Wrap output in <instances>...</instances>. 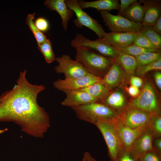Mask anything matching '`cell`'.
Segmentation results:
<instances>
[{"label":"cell","instance_id":"obj_5","mask_svg":"<svg viewBox=\"0 0 161 161\" xmlns=\"http://www.w3.org/2000/svg\"><path fill=\"white\" fill-rule=\"evenodd\" d=\"M95 125L103 137L110 161H116L119 154L124 149L117 134L114 124L108 121L98 120Z\"/></svg>","mask_w":161,"mask_h":161},{"label":"cell","instance_id":"obj_24","mask_svg":"<svg viewBox=\"0 0 161 161\" xmlns=\"http://www.w3.org/2000/svg\"><path fill=\"white\" fill-rule=\"evenodd\" d=\"M140 33L144 35L160 51L161 49V35L153 29L152 27L142 26Z\"/></svg>","mask_w":161,"mask_h":161},{"label":"cell","instance_id":"obj_37","mask_svg":"<svg viewBox=\"0 0 161 161\" xmlns=\"http://www.w3.org/2000/svg\"><path fill=\"white\" fill-rule=\"evenodd\" d=\"M130 83L131 85L139 88L142 86L143 81L142 79L136 76H132L130 78Z\"/></svg>","mask_w":161,"mask_h":161},{"label":"cell","instance_id":"obj_4","mask_svg":"<svg viewBox=\"0 0 161 161\" xmlns=\"http://www.w3.org/2000/svg\"><path fill=\"white\" fill-rule=\"evenodd\" d=\"M127 105L151 114L160 113V104L151 85L148 82L144 84L138 95L131 100Z\"/></svg>","mask_w":161,"mask_h":161},{"label":"cell","instance_id":"obj_14","mask_svg":"<svg viewBox=\"0 0 161 161\" xmlns=\"http://www.w3.org/2000/svg\"><path fill=\"white\" fill-rule=\"evenodd\" d=\"M143 4L144 15L142 22V26H152L161 16L160 0H140Z\"/></svg>","mask_w":161,"mask_h":161},{"label":"cell","instance_id":"obj_33","mask_svg":"<svg viewBox=\"0 0 161 161\" xmlns=\"http://www.w3.org/2000/svg\"><path fill=\"white\" fill-rule=\"evenodd\" d=\"M34 24L38 29L41 32L47 31L49 27L48 21L43 17H40L35 20Z\"/></svg>","mask_w":161,"mask_h":161},{"label":"cell","instance_id":"obj_40","mask_svg":"<svg viewBox=\"0 0 161 161\" xmlns=\"http://www.w3.org/2000/svg\"><path fill=\"white\" fill-rule=\"evenodd\" d=\"M154 78L156 84L158 88L161 90V73L159 72H155L154 75Z\"/></svg>","mask_w":161,"mask_h":161},{"label":"cell","instance_id":"obj_19","mask_svg":"<svg viewBox=\"0 0 161 161\" xmlns=\"http://www.w3.org/2000/svg\"><path fill=\"white\" fill-rule=\"evenodd\" d=\"M78 2L82 9L92 7L96 9L98 11L105 10L109 12L112 10H119L118 0H98L92 1H78Z\"/></svg>","mask_w":161,"mask_h":161},{"label":"cell","instance_id":"obj_27","mask_svg":"<svg viewBox=\"0 0 161 161\" xmlns=\"http://www.w3.org/2000/svg\"><path fill=\"white\" fill-rule=\"evenodd\" d=\"M35 13L29 14L27 16L26 23L34 35L38 45L46 41L47 39L44 33L41 32L36 27L33 21Z\"/></svg>","mask_w":161,"mask_h":161},{"label":"cell","instance_id":"obj_35","mask_svg":"<svg viewBox=\"0 0 161 161\" xmlns=\"http://www.w3.org/2000/svg\"><path fill=\"white\" fill-rule=\"evenodd\" d=\"M137 1V0H120L118 15H120L131 4Z\"/></svg>","mask_w":161,"mask_h":161},{"label":"cell","instance_id":"obj_23","mask_svg":"<svg viewBox=\"0 0 161 161\" xmlns=\"http://www.w3.org/2000/svg\"><path fill=\"white\" fill-rule=\"evenodd\" d=\"M115 60L128 75H132L135 72L137 64L135 57L120 53Z\"/></svg>","mask_w":161,"mask_h":161},{"label":"cell","instance_id":"obj_2","mask_svg":"<svg viewBox=\"0 0 161 161\" xmlns=\"http://www.w3.org/2000/svg\"><path fill=\"white\" fill-rule=\"evenodd\" d=\"M75 48L76 50L75 60L89 73L97 76H104L115 59L107 58L87 47L79 46Z\"/></svg>","mask_w":161,"mask_h":161},{"label":"cell","instance_id":"obj_29","mask_svg":"<svg viewBox=\"0 0 161 161\" xmlns=\"http://www.w3.org/2000/svg\"><path fill=\"white\" fill-rule=\"evenodd\" d=\"M117 48L120 53L128 54L134 57L146 52H161L154 49L142 48L133 44L125 48Z\"/></svg>","mask_w":161,"mask_h":161},{"label":"cell","instance_id":"obj_31","mask_svg":"<svg viewBox=\"0 0 161 161\" xmlns=\"http://www.w3.org/2000/svg\"><path fill=\"white\" fill-rule=\"evenodd\" d=\"M132 44L142 48L152 49L160 51L144 35L140 32L137 33Z\"/></svg>","mask_w":161,"mask_h":161},{"label":"cell","instance_id":"obj_30","mask_svg":"<svg viewBox=\"0 0 161 161\" xmlns=\"http://www.w3.org/2000/svg\"><path fill=\"white\" fill-rule=\"evenodd\" d=\"M161 58L150 64L138 66L135 72L137 75L143 76L147 72L153 70H161Z\"/></svg>","mask_w":161,"mask_h":161},{"label":"cell","instance_id":"obj_10","mask_svg":"<svg viewBox=\"0 0 161 161\" xmlns=\"http://www.w3.org/2000/svg\"><path fill=\"white\" fill-rule=\"evenodd\" d=\"M55 60L58 63L54 67L56 72L63 73L66 79L79 78L89 73L80 63L67 55L55 58Z\"/></svg>","mask_w":161,"mask_h":161},{"label":"cell","instance_id":"obj_13","mask_svg":"<svg viewBox=\"0 0 161 161\" xmlns=\"http://www.w3.org/2000/svg\"><path fill=\"white\" fill-rule=\"evenodd\" d=\"M137 34L130 32H105L102 38L113 47L123 48L132 44Z\"/></svg>","mask_w":161,"mask_h":161},{"label":"cell","instance_id":"obj_9","mask_svg":"<svg viewBox=\"0 0 161 161\" xmlns=\"http://www.w3.org/2000/svg\"><path fill=\"white\" fill-rule=\"evenodd\" d=\"M151 116L148 112L127 105L119 114L116 123L130 128H136L148 125Z\"/></svg>","mask_w":161,"mask_h":161},{"label":"cell","instance_id":"obj_20","mask_svg":"<svg viewBox=\"0 0 161 161\" xmlns=\"http://www.w3.org/2000/svg\"><path fill=\"white\" fill-rule=\"evenodd\" d=\"M100 102L106 105L118 114L127 105L123 94L119 91L109 93Z\"/></svg>","mask_w":161,"mask_h":161},{"label":"cell","instance_id":"obj_7","mask_svg":"<svg viewBox=\"0 0 161 161\" xmlns=\"http://www.w3.org/2000/svg\"><path fill=\"white\" fill-rule=\"evenodd\" d=\"M67 7L74 12L77 18L74 21L75 25L81 28L85 26L94 31L99 38H103L105 32L98 22L91 17L80 7L77 0H64Z\"/></svg>","mask_w":161,"mask_h":161},{"label":"cell","instance_id":"obj_16","mask_svg":"<svg viewBox=\"0 0 161 161\" xmlns=\"http://www.w3.org/2000/svg\"><path fill=\"white\" fill-rule=\"evenodd\" d=\"M66 97L61 103L62 106L70 108L93 102H100L88 93L79 90L66 91Z\"/></svg>","mask_w":161,"mask_h":161},{"label":"cell","instance_id":"obj_17","mask_svg":"<svg viewBox=\"0 0 161 161\" xmlns=\"http://www.w3.org/2000/svg\"><path fill=\"white\" fill-rule=\"evenodd\" d=\"M44 4L50 10L56 11L59 14L64 29L66 31L68 22L72 16L73 12L67 7L64 0H46Z\"/></svg>","mask_w":161,"mask_h":161},{"label":"cell","instance_id":"obj_6","mask_svg":"<svg viewBox=\"0 0 161 161\" xmlns=\"http://www.w3.org/2000/svg\"><path fill=\"white\" fill-rule=\"evenodd\" d=\"M100 13L103 21L111 32H140L142 27L140 23L132 22L119 15H113L106 10H102Z\"/></svg>","mask_w":161,"mask_h":161},{"label":"cell","instance_id":"obj_15","mask_svg":"<svg viewBox=\"0 0 161 161\" xmlns=\"http://www.w3.org/2000/svg\"><path fill=\"white\" fill-rule=\"evenodd\" d=\"M153 140L150 130L147 128L135 141L129 151L133 156L137 160L142 155L154 149Z\"/></svg>","mask_w":161,"mask_h":161},{"label":"cell","instance_id":"obj_8","mask_svg":"<svg viewBox=\"0 0 161 161\" xmlns=\"http://www.w3.org/2000/svg\"><path fill=\"white\" fill-rule=\"evenodd\" d=\"M72 47L83 46L95 50L103 55L116 59L120 52L118 49L105 42L101 38L91 40L81 34H77L70 42Z\"/></svg>","mask_w":161,"mask_h":161},{"label":"cell","instance_id":"obj_26","mask_svg":"<svg viewBox=\"0 0 161 161\" xmlns=\"http://www.w3.org/2000/svg\"><path fill=\"white\" fill-rule=\"evenodd\" d=\"M160 52H146L135 57L137 61V66L150 64L161 58Z\"/></svg>","mask_w":161,"mask_h":161},{"label":"cell","instance_id":"obj_22","mask_svg":"<svg viewBox=\"0 0 161 161\" xmlns=\"http://www.w3.org/2000/svg\"><path fill=\"white\" fill-rule=\"evenodd\" d=\"M110 89L101 80L78 90L86 92L101 102L110 93Z\"/></svg>","mask_w":161,"mask_h":161},{"label":"cell","instance_id":"obj_38","mask_svg":"<svg viewBox=\"0 0 161 161\" xmlns=\"http://www.w3.org/2000/svg\"><path fill=\"white\" fill-rule=\"evenodd\" d=\"M127 90L130 95L135 97L137 96L140 92L139 88L131 85L127 88Z\"/></svg>","mask_w":161,"mask_h":161},{"label":"cell","instance_id":"obj_36","mask_svg":"<svg viewBox=\"0 0 161 161\" xmlns=\"http://www.w3.org/2000/svg\"><path fill=\"white\" fill-rule=\"evenodd\" d=\"M153 145L154 149L161 156V137L153 139Z\"/></svg>","mask_w":161,"mask_h":161},{"label":"cell","instance_id":"obj_25","mask_svg":"<svg viewBox=\"0 0 161 161\" xmlns=\"http://www.w3.org/2000/svg\"><path fill=\"white\" fill-rule=\"evenodd\" d=\"M148 127L153 139L161 137V116L160 113L151 114Z\"/></svg>","mask_w":161,"mask_h":161},{"label":"cell","instance_id":"obj_39","mask_svg":"<svg viewBox=\"0 0 161 161\" xmlns=\"http://www.w3.org/2000/svg\"><path fill=\"white\" fill-rule=\"evenodd\" d=\"M154 30L157 33L161 35V16L152 26Z\"/></svg>","mask_w":161,"mask_h":161},{"label":"cell","instance_id":"obj_34","mask_svg":"<svg viewBox=\"0 0 161 161\" xmlns=\"http://www.w3.org/2000/svg\"><path fill=\"white\" fill-rule=\"evenodd\" d=\"M116 161H138L132 155L129 150H124L119 154Z\"/></svg>","mask_w":161,"mask_h":161},{"label":"cell","instance_id":"obj_3","mask_svg":"<svg viewBox=\"0 0 161 161\" xmlns=\"http://www.w3.org/2000/svg\"><path fill=\"white\" fill-rule=\"evenodd\" d=\"M71 108L79 119L94 125L98 120L108 121L114 124L117 122L119 114L102 102H93Z\"/></svg>","mask_w":161,"mask_h":161},{"label":"cell","instance_id":"obj_21","mask_svg":"<svg viewBox=\"0 0 161 161\" xmlns=\"http://www.w3.org/2000/svg\"><path fill=\"white\" fill-rule=\"evenodd\" d=\"M137 1L132 3L120 15L132 22L141 23L144 16V10L143 5Z\"/></svg>","mask_w":161,"mask_h":161},{"label":"cell","instance_id":"obj_1","mask_svg":"<svg viewBox=\"0 0 161 161\" xmlns=\"http://www.w3.org/2000/svg\"><path fill=\"white\" fill-rule=\"evenodd\" d=\"M27 71L21 72L11 90L0 96V121L13 122L22 131L30 136L42 138L50 127L49 115L37 101L44 85L33 84L26 78ZM4 130L0 129V133Z\"/></svg>","mask_w":161,"mask_h":161},{"label":"cell","instance_id":"obj_12","mask_svg":"<svg viewBox=\"0 0 161 161\" xmlns=\"http://www.w3.org/2000/svg\"><path fill=\"white\" fill-rule=\"evenodd\" d=\"M114 125L124 149L129 150L134 143L146 130L148 125L134 128L129 127L119 123Z\"/></svg>","mask_w":161,"mask_h":161},{"label":"cell","instance_id":"obj_41","mask_svg":"<svg viewBox=\"0 0 161 161\" xmlns=\"http://www.w3.org/2000/svg\"><path fill=\"white\" fill-rule=\"evenodd\" d=\"M82 161H97L88 152L84 153Z\"/></svg>","mask_w":161,"mask_h":161},{"label":"cell","instance_id":"obj_18","mask_svg":"<svg viewBox=\"0 0 161 161\" xmlns=\"http://www.w3.org/2000/svg\"><path fill=\"white\" fill-rule=\"evenodd\" d=\"M125 72L115 59L109 69L102 78L101 82L110 89L122 81Z\"/></svg>","mask_w":161,"mask_h":161},{"label":"cell","instance_id":"obj_28","mask_svg":"<svg viewBox=\"0 0 161 161\" xmlns=\"http://www.w3.org/2000/svg\"><path fill=\"white\" fill-rule=\"evenodd\" d=\"M38 46L47 63H51L55 60V55L49 39H47L43 42L38 45Z\"/></svg>","mask_w":161,"mask_h":161},{"label":"cell","instance_id":"obj_32","mask_svg":"<svg viewBox=\"0 0 161 161\" xmlns=\"http://www.w3.org/2000/svg\"><path fill=\"white\" fill-rule=\"evenodd\" d=\"M138 161H161V156L153 149L142 155Z\"/></svg>","mask_w":161,"mask_h":161},{"label":"cell","instance_id":"obj_11","mask_svg":"<svg viewBox=\"0 0 161 161\" xmlns=\"http://www.w3.org/2000/svg\"><path fill=\"white\" fill-rule=\"evenodd\" d=\"M102 78L88 73L81 77L58 79L53 83L54 87L64 92L66 91L78 90L85 88L102 80Z\"/></svg>","mask_w":161,"mask_h":161}]
</instances>
